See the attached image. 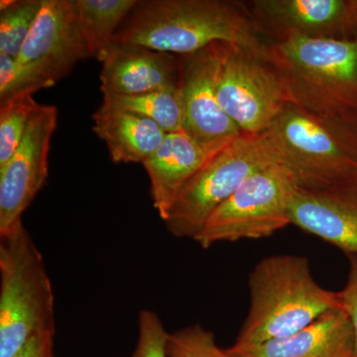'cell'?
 I'll use <instances>...</instances> for the list:
<instances>
[{"label":"cell","instance_id":"13","mask_svg":"<svg viewBox=\"0 0 357 357\" xmlns=\"http://www.w3.org/2000/svg\"><path fill=\"white\" fill-rule=\"evenodd\" d=\"M291 225L357 256V178L324 191L297 189L290 206Z\"/></svg>","mask_w":357,"mask_h":357},{"label":"cell","instance_id":"25","mask_svg":"<svg viewBox=\"0 0 357 357\" xmlns=\"http://www.w3.org/2000/svg\"><path fill=\"white\" fill-rule=\"evenodd\" d=\"M53 333L35 335L13 357H55Z\"/></svg>","mask_w":357,"mask_h":357},{"label":"cell","instance_id":"9","mask_svg":"<svg viewBox=\"0 0 357 357\" xmlns=\"http://www.w3.org/2000/svg\"><path fill=\"white\" fill-rule=\"evenodd\" d=\"M268 46V45H267ZM218 100L243 134H261L290 102L280 72L265 52L217 43Z\"/></svg>","mask_w":357,"mask_h":357},{"label":"cell","instance_id":"3","mask_svg":"<svg viewBox=\"0 0 357 357\" xmlns=\"http://www.w3.org/2000/svg\"><path fill=\"white\" fill-rule=\"evenodd\" d=\"M248 317L229 351L236 352L299 332L326 312L342 307L340 291L319 286L304 256H269L248 278Z\"/></svg>","mask_w":357,"mask_h":357},{"label":"cell","instance_id":"24","mask_svg":"<svg viewBox=\"0 0 357 357\" xmlns=\"http://www.w3.org/2000/svg\"><path fill=\"white\" fill-rule=\"evenodd\" d=\"M349 273L342 294V307L349 314L354 335V356L357 357V256H349Z\"/></svg>","mask_w":357,"mask_h":357},{"label":"cell","instance_id":"2","mask_svg":"<svg viewBox=\"0 0 357 357\" xmlns=\"http://www.w3.org/2000/svg\"><path fill=\"white\" fill-rule=\"evenodd\" d=\"M290 102L357 134L356 40L292 36L268 41Z\"/></svg>","mask_w":357,"mask_h":357},{"label":"cell","instance_id":"5","mask_svg":"<svg viewBox=\"0 0 357 357\" xmlns=\"http://www.w3.org/2000/svg\"><path fill=\"white\" fill-rule=\"evenodd\" d=\"M262 134L300 189L324 191L357 178V134L294 103Z\"/></svg>","mask_w":357,"mask_h":357},{"label":"cell","instance_id":"14","mask_svg":"<svg viewBox=\"0 0 357 357\" xmlns=\"http://www.w3.org/2000/svg\"><path fill=\"white\" fill-rule=\"evenodd\" d=\"M102 64V93L135 96L178 86L180 63L173 54L112 42Z\"/></svg>","mask_w":357,"mask_h":357},{"label":"cell","instance_id":"6","mask_svg":"<svg viewBox=\"0 0 357 357\" xmlns=\"http://www.w3.org/2000/svg\"><path fill=\"white\" fill-rule=\"evenodd\" d=\"M91 58L76 0H43L20 54H0V103L51 88Z\"/></svg>","mask_w":357,"mask_h":357},{"label":"cell","instance_id":"16","mask_svg":"<svg viewBox=\"0 0 357 357\" xmlns=\"http://www.w3.org/2000/svg\"><path fill=\"white\" fill-rule=\"evenodd\" d=\"M354 335L344 307L326 312L299 332L231 352L236 357H352Z\"/></svg>","mask_w":357,"mask_h":357},{"label":"cell","instance_id":"21","mask_svg":"<svg viewBox=\"0 0 357 357\" xmlns=\"http://www.w3.org/2000/svg\"><path fill=\"white\" fill-rule=\"evenodd\" d=\"M39 103L33 95H22L0 103V170L18 149Z\"/></svg>","mask_w":357,"mask_h":357},{"label":"cell","instance_id":"11","mask_svg":"<svg viewBox=\"0 0 357 357\" xmlns=\"http://www.w3.org/2000/svg\"><path fill=\"white\" fill-rule=\"evenodd\" d=\"M57 122V107L40 105L20 147L0 170V234L22 220L23 213L46 184L49 152Z\"/></svg>","mask_w":357,"mask_h":357},{"label":"cell","instance_id":"12","mask_svg":"<svg viewBox=\"0 0 357 357\" xmlns=\"http://www.w3.org/2000/svg\"><path fill=\"white\" fill-rule=\"evenodd\" d=\"M178 88L184 105V130L199 144L222 148L243 134L218 100L217 43L181 56Z\"/></svg>","mask_w":357,"mask_h":357},{"label":"cell","instance_id":"10","mask_svg":"<svg viewBox=\"0 0 357 357\" xmlns=\"http://www.w3.org/2000/svg\"><path fill=\"white\" fill-rule=\"evenodd\" d=\"M258 32L269 42L289 37L356 40L357 0H252Z\"/></svg>","mask_w":357,"mask_h":357},{"label":"cell","instance_id":"20","mask_svg":"<svg viewBox=\"0 0 357 357\" xmlns=\"http://www.w3.org/2000/svg\"><path fill=\"white\" fill-rule=\"evenodd\" d=\"M43 0H2L0 2V54L18 57L31 31Z\"/></svg>","mask_w":357,"mask_h":357},{"label":"cell","instance_id":"23","mask_svg":"<svg viewBox=\"0 0 357 357\" xmlns=\"http://www.w3.org/2000/svg\"><path fill=\"white\" fill-rule=\"evenodd\" d=\"M169 333L157 312L142 310L138 317V337L131 357H168Z\"/></svg>","mask_w":357,"mask_h":357},{"label":"cell","instance_id":"7","mask_svg":"<svg viewBox=\"0 0 357 357\" xmlns=\"http://www.w3.org/2000/svg\"><path fill=\"white\" fill-rule=\"evenodd\" d=\"M279 164L263 134H241L211 157L178 192L165 222L178 238L198 236L211 215L251 175Z\"/></svg>","mask_w":357,"mask_h":357},{"label":"cell","instance_id":"4","mask_svg":"<svg viewBox=\"0 0 357 357\" xmlns=\"http://www.w3.org/2000/svg\"><path fill=\"white\" fill-rule=\"evenodd\" d=\"M55 333V298L44 258L22 220L0 234V357Z\"/></svg>","mask_w":357,"mask_h":357},{"label":"cell","instance_id":"19","mask_svg":"<svg viewBox=\"0 0 357 357\" xmlns=\"http://www.w3.org/2000/svg\"><path fill=\"white\" fill-rule=\"evenodd\" d=\"M103 107L133 112L156 122L167 133L184 130V105L178 86L142 95L102 93Z\"/></svg>","mask_w":357,"mask_h":357},{"label":"cell","instance_id":"18","mask_svg":"<svg viewBox=\"0 0 357 357\" xmlns=\"http://www.w3.org/2000/svg\"><path fill=\"white\" fill-rule=\"evenodd\" d=\"M138 0H76L77 15L91 58L102 62L121 27Z\"/></svg>","mask_w":357,"mask_h":357},{"label":"cell","instance_id":"17","mask_svg":"<svg viewBox=\"0 0 357 357\" xmlns=\"http://www.w3.org/2000/svg\"><path fill=\"white\" fill-rule=\"evenodd\" d=\"M93 131L116 164H142L158 149L167 134L151 119L103 105L93 114Z\"/></svg>","mask_w":357,"mask_h":357},{"label":"cell","instance_id":"26","mask_svg":"<svg viewBox=\"0 0 357 357\" xmlns=\"http://www.w3.org/2000/svg\"><path fill=\"white\" fill-rule=\"evenodd\" d=\"M356 42H357V14H356Z\"/></svg>","mask_w":357,"mask_h":357},{"label":"cell","instance_id":"22","mask_svg":"<svg viewBox=\"0 0 357 357\" xmlns=\"http://www.w3.org/2000/svg\"><path fill=\"white\" fill-rule=\"evenodd\" d=\"M168 357H236L229 349H222L211 331L201 325H192L169 333Z\"/></svg>","mask_w":357,"mask_h":357},{"label":"cell","instance_id":"8","mask_svg":"<svg viewBox=\"0 0 357 357\" xmlns=\"http://www.w3.org/2000/svg\"><path fill=\"white\" fill-rule=\"evenodd\" d=\"M297 184L281 164L257 171L208 218L194 241L203 248L220 243L271 236L291 225Z\"/></svg>","mask_w":357,"mask_h":357},{"label":"cell","instance_id":"1","mask_svg":"<svg viewBox=\"0 0 357 357\" xmlns=\"http://www.w3.org/2000/svg\"><path fill=\"white\" fill-rule=\"evenodd\" d=\"M114 43L190 55L223 42L266 51L246 2L230 0H143L115 33Z\"/></svg>","mask_w":357,"mask_h":357},{"label":"cell","instance_id":"15","mask_svg":"<svg viewBox=\"0 0 357 357\" xmlns=\"http://www.w3.org/2000/svg\"><path fill=\"white\" fill-rule=\"evenodd\" d=\"M222 148L204 146L185 130L175 131L167 133L158 149L143 162L154 208L163 222L188 181Z\"/></svg>","mask_w":357,"mask_h":357}]
</instances>
